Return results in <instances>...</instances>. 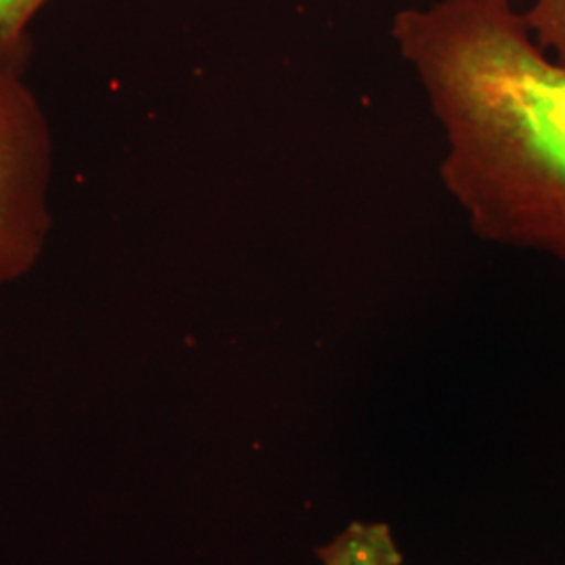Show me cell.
<instances>
[{
  "label": "cell",
  "instance_id": "cell-1",
  "mask_svg": "<svg viewBox=\"0 0 565 565\" xmlns=\"http://www.w3.org/2000/svg\"><path fill=\"white\" fill-rule=\"evenodd\" d=\"M392 41L440 126V179L471 231L565 264V63L511 0L406 7Z\"/></svg>",
  "mask_w": 565,
  "mask_h": 565
},
{
  "label": "cell",
  "instance_id": "cell-2",
  "mask_svg": "<svg viewBox=\"0 0 565 565\" xmlns=\"http://www.w3.org/2000/svg\"><path fill=\"white\" fill-rule=\"evenodd\" d=\"M23 61L0 51V285L36 268L53 231V128Z\"/></svg>",
  "mask_w": 565,
  "mask_h": 565
},
{
  "label": "cell",
  "instance_id": "cell-3",
  "mask_svg": "<svg viewBox=\"0 0 565 565\" xmlns=\"http://www.w3.org/2000/svg\"><path fill=\"white\" fill-rule=\"evenodd\" d=\"M317 555L323 565H403V553L387 524L354 522Z\"/></svg>",
  "mask_w": 565,
  "mask_h": 565
},
{
  "label": "cell",
  "instance_id": "cell-4",
  "mask_svg": "<svg viewBox=\"0 0 565 565\" xmlns=\"http://www.w3.org/2000/svg\"><path fill=\"white\" fill-rule=\"evenodd\" d=\"M49 0H0V51L13 57H28V30Z\"/></svg>",
  "mask_w": 565,
  "mask_h": 565
},
{
  "label": "cell",
  "instance_id": "cell-5",
  "mask_svg": "<svg viewBox=\"0 0 565 565\" xmlns=\"http://www.w3.org/2000/svg\"><path fill=\"white\" fill-rule=\"evenodd\" d=\"M524 15L539 44L565 63V0H532Z\"/></svg>",
  "mask_w": 565,
  "mask_h": 565
}]
</instances>
